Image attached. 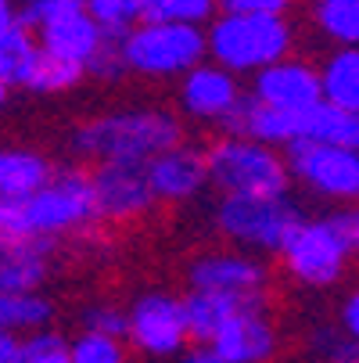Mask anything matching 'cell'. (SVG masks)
<instances>
[{"label": "cell", "mask_w": 359, "mask_h": 363, "mask_svg": "<svg viewBox=\"0 0 359 363\" xmlns=\"http://www.w3.org/2000/svg\"><path fill=\"white\" fill-rule=\"evenodd\" d=\"M50 241H25L0 252V295H40Z\"/></svg>", "instance_id": "19"}, {"label": "cell", "mask_w": 359, "mask_h": 363, "mask_svg": "<svg viewBox=\"0 0 359 363\" xmlns=\"http://www.w3.org/2000/svg\"><path fill=\"white\" fill-rule=\"evenodd\" d=\"M55 317V306L43 295H0V335H29L43 331Z\"/></svg>", "instance_id": "24"}, {"label": "cell", "mask_w": 359, "mask_h": 363, "mask_svg": "<svg viewBox=\"0 0 359 363\" xmlns=\"http://www.w3.org/2000/svg\"><path fill=\"white\" fill-rule=\"evenodd\" d=\"M284 166H287V177L302 180L320 198L352 201L359 194V151L291 140L284 147Z\"/></svg>", "instance_id": "8"}, {"label": "cell", "mask_w": 359, "mask_h": 363, "mask_svg": "<svg viewBox=\"0 0 359 363\" xmlns=\"http://www.w3.org/2000/svg\"><path fill=\"white\" fill-rule=\"evenodd\" d=\"M147 191L151 198H162V201H187L205 187V151L190 147V144H176L162 155H155L147 166Z\"/></svg>", "instance_id": "15"}, {"label": "cell", "mask_w": 359, "mask_h": 363, "mask_svg": "<svg viewBox=\"0 0 359 363\" xmlns=\"http://www.w3.org/2000/svg\"><path fill=\"white\" fill-rule=\"evenodd\" d=\"M15 26H18V8H15V0H0V40H4Z\"/></svg>", "instance_id": "37"}, {"label": "cell", "mask_w": 359, "mask_h": 363, "mask_svg": "<svg viewBox=\"0 0 359 363\" xmlns=\"http://www.w3.org/2000/svg\"><path fill=\"white\" fill-rule=\"evenodd\" d=\"M295 140H309V144H331V147H345L355 151L359 147V116L355 112H341L331 105H313L305 116L295 119Z\"/></svg>", "instance_id": "20"}, {"label": "cell", "mask_w": 359, "mask_h": 363, "mask_svg": "<svg viewBox=\"0 0 359 363\" xmlns=\"http://www.w3.org/2000/svg\"><path fill=\"white\" fill-rule=\"evenodd\" d=\"M187 277H190V291H212L230 298H255L263 295L270 281L263 259L248 252H205L190 263Z\"/></svg>", "instance_id": "11"}, {"label": "cell", "mask_w": 359, "mask_h": 363, "mask_svg": "<svg viewBox=\"0 0 359 363\" xmlns=\"http://www.w3.org/2000/svg\"><path fill=\"white\" fill-rule=\"evenodd\" d=\"M55 173L50 162L33 147H0V198H25L47 184Z\"/></svg>", "instance_id": "22"}, {"label": "cell", "mask_w": 359, "mask_h": 363, "mask_svg": "<svg viewBox=\"0 0 359 363\" xmlns=\"http://www.w3.org/2000/svg\"><path fill=\"white\" fill-rule=\"evenodd\" d=\"M244 306H266V295H255V298H230V295H212V291H190L187 298H180L187 342L209 345V342L220 335V328H223L234 313H241Z\"/></svg>", "instance_id": "18"}, {"label": "cell", "mask_w": 359, "mask_h": 363, "mask_svg": "<svg viewBox=\"0 0 359 363\" xmlns=\"http://www.w3.org/2000/svg\"><path fill=\"white\" fill-rule=\"evenodd\" d=\"M83 11L105 40H122L140 22V0H83Z\"/></svg>", "instance_id": "26"}, {"label": "cell", "mask_w": 359, "mask_h": 363, "mask_svg": "<svg viewBox=\"0 0 359 363\" xmlns=\"http://www.w3.org/2000/svg\"><path fill=\"white\" fill-rule=\"evenodd\" d=\"M320 101L341 112H359V55L355 47H338L334 55L317 69Z\"/></svg>", "instance_id": "21"}, {"label": "cell", "mask_w": 359, "mask_h": 363, "mask_svg": "<svg viewBox=\"0 0 359 363\" xmlns=\"http://www.w3.org/2000/svg\"><path fill=\"white\" fill-rule=\"evenodd\" d=\"M180 363H227V359L212 345H190V349L180 352Z\"/></svg>", "instance_id": "36"}, {"label": "cell", "mask_w": 359, "mask_h": 363, "mask_svg": "<svg viewBox=\"0 0 359 363\" xmlns=\"http://www.w3.org/2000/svg\"><path fill=\"white\" fill-rule=\"evenodd\" d=\"M251 97L259 105L284 112L291 119L305 116L313 105H320V79H317V65L302 62V58H284L263 72L251 76Z\"/></svg>", "instance_id": "12"}, {"label": "cell", "mask_w": 359, "mask_h": 363, "mask_svg": "<svg viewBox=\"0 0 359 363\" xmlns=\"http://www.w3.org/2000/svg\"><path fill=\"white\" fill-rule=\"evenodd\" d=\"M0 363H18V338L0 335Z\"/></svg>", "instance_id": "38"}, {"label": "cell", "mask_w": 359, "mask_h": 363, "mask_svg": "<svg viewBox=\"0 0 359 363\" xmlns=\"http://www.w3.org/2000/svg\"><path fill=\"white\" fill-rule=\"evenodd\" d=\"M227 363H266L277 352V331L266 306H244L209 342Z\"/></svg>", "instance_id": "14"}, {"label": "cell", "mask_w": 359, "mask_h": 363, "mask_svg": "<svg viewBox=\"0 0 359 363\" xmlns=\"http://www.w3.org/2000/svg\"><path fill=\"white\" fill-rule=\"evenodd\" d=\"M317 26H320L338 47H355V40H359V0L317 4Z\"/></svg>", "instance_id": "27"}, {"label": "cell", "mask_w": 359, "mask_h": 363, "mask_svg": "<svg viewBox=\"0 0 359 363\" xmlns=\"http://www.w3.org/2000/svg\"><path fill=\"white\" fill-rule=\"evenodd\" d=\"M220 15L216 0H140V22L162 26H194L201 29Z\"/></svg>", "instance_id": "25"}, {"label": "cell", "mask_w": 359, "mask_h": 363, "mask_svg": "<svg viewBox=\"0 0 359 363\" xmlns=\"http://www.w3.org/2000/svg\"><path fill=\"white\" fill-rule=\"evenodd\" d=\"M313 345L317 352L327 359V363H359V349H355V338H348L345 331L338 328H324L313 335Z\"/></svg>", "instance_id": "30"}, {"label": "cell", "mask_w": 359, "mask_h": 363, "mask_svg": "<svg viewBox=\"0 0 359 363\" xmlns=\"http://www.w3.org/2000/svg\"><path fill=\"white\" fill-rule=\"evenodd\" d=\"M302 205L291 194L277 198H223L216 209V227L241 245L248 255L280 252L302 223Z\"/></svg>", "instance_id": "6"}, {"label": "cell", "mask_w": 359, "mask_h": 363, "mask_svg": "<svg viewBox=\"0 0 359 363\" xmlns=\"http://www.w3.org/2000/svg\"><path fill=\"white\" fill-rule=\"evenodd\" d=\"M83 331L105 335V338H122L126 335V313L115 306H90L83 313Z\"/></svg>", "instance_id": "31"}, {"label": "cell", "mask_w": 359, "mask_h": 363, "mask_svg": "<svg viewBox=\"0 0 359 363\" xmlns=\"http://www.w3.org/2000/svg\"><path fill=\"white\" fill-rule=\"evenodd\" d=\"M101 43H105V36H101V29L83 8H69L36 29V47L43 55L58 58L65 65H76V69H86L93 62Z\"/></svg>", "instance_id": "13"}, {"label": "cell", "mask_w": 359, "mask_h": 363, "mask_svg": "<svg viewBox=\"0 0 359 363\" xmlns=\"http://www.w3.org/2000/svg\"><path fill=\"white\" fill-rule=\"evenodd\" d=\"M280 255L295 281L309 284V288H327L348 270L352 248L338 238L331 220L320 216V220H302L298 230L280 248Z\"/></svg>", "instance_id": "7"}, {"label": "cell", "mask_w": 359, "mask_h": 363, "mask_svg": "<svg viewBox=\"0 0 359 363\" xmlns=\"http://www.w3.org/2000/svg\"><path fill=\"white\" fill-rule=\"evenodd\" d=\"M8 94H11V83H8V79H0V108L8 105Z\"/></svg>", "instance_id": "39"}, {"label": "cell", "mask_w": 359, "mask_h": 363, "mask_svg": "<svg viewBox=\"0 0 359 363\" xmlns=\"http://www.w3.org/2000/svg\"><path fill=\"white\" fill-rule=\"evenodd\" d=\"M295 0H216L220 15H273L287 18V8Z\"/></svg>", "instance_id": "33"}, {"label": "cell", "mask_w": 359, "mask_h": 363, "mask_svg": "<svg viewBox=\"0 0 359 363\" xmlns=\"http://www.w3.org/2000/svg\"><path fill=\"white\" fill-rule=\"evenodd\" d=\"M287 166L273 147L244 137H220L205 151V184L223 198H277L287 194Z\"/></svg>", "instance_id": "4"}, {"label": "cell", "mask_w": 359, "mask_h": 363, "mask_svg": "<svg viewBox=\"0 0 359 363\" xmlns=\"http://www.w3.org/2000/svg\"><path fill=\"white\" fill-rule=\"evenodd\" d=\"M69 363H126V342L83 331L76 342H69Z\"/></svg>", "instance_id": "28"}, {"label": "cell", "mask_w": 359, "mask_h": 363, "mask_svg": "<svg viewBox=\"0 0 359 363\" xmlns=\"http://www.w3.org/2000/svg\"><path fill=\"white\" fill-rule=\"evenodd\" d=\"M295 29L273 15H216L205 29V55L230 76H255L291 58Z\"/></svg>", "instance_id": "3"}, {"label": "cell", "mask_w": 359, "mask_h": 363, "mask_svg": "<svg viewBox=\"0 0 359 363\" xmlns=\"http://www.w3.org/2000/svg\"><path fill=\"white\" fill-rule=\"evenodd\" d=\"M69 8H83V4H76V0H25V4L18 8V26H25L33 33L43 22H50L55 15L69 11Z\"/></svg>", "instance_id": "32"}, {"label": "cell", "mask_w": 359, "mask_h": 363, "mask_svg": "<svg viewBox=\"0 0 359 363\" xmlns=\"http://www.w3.org/2000/svg\"><path fill=\"white\" fill-rule=\"evenodd\" d=\"M18 363H69V342L58 331H29L18 338Z\"/></svg>", "instance_id": "29"}, {"label": "cell", "mask_w": 359, "mask_h": 363, "mask_svg": "<svg viewBox=\"0 0 359 363\" xmlns=\"http://www.w3.org/2000/svg\"><path fill=\"white\" fill-rule=\"evenodd\" d=\"M122 342H130L137 352L144 356H180L187 349V328H183V309L176 295L166 291H144L137 295V302L126 313V335Z\"/></svg>", "instance_id": "9"}, {"label": "cell", "mask_w": 359, "mask_h": 363, "mask_svg": "<svg viewBox=\"0 0 359 363\" xmlns=\"http://www.w3.org/2000/svg\"><path fill=\"white\" fill-rule=\"evenodd\" d=\"M244 94L237 76L223 72L220 65H198L183 76L180 83V105L190 119H205V123H223L230 116V108L237 105Z\"/></svg>", "instance_id": "16"}, {"label": "cell", "mask_w": 359, "mask_h": 363, "mask_svg": "<svg viewBox=\"0 0 359 363\" xmlns=\"http://www.w3.org/2000/svg\"><path fill=\"white\" fill-rule=\"evenodd\" d=\"M83 72H93V76H101V79H119V76L126 72L119 40H105V43H101V50L93 55V62H90Z\"/></svg>", "instance_id": "34"}, {"label": "cell", "mask_w": 359, "mask_h": 363, "mask_svg": "<svg viewBox=\"0 0 359 363\" xmlns=\"http://www.w3.org/2000/svg\"><path fill=\"white\" fill-rule=\"evenodd\" d=\"M338 331H345L348 338L359 335V295H345V302L338 309Z\"/></svg>", "instance_id": "35"}, {"label": "cell", "mask_w": 359, "mask_h": 363, "mask_svg": "<svg viewBox=\"0 0 359 363\" xmlns=\"http://www.w3.org/2000/svg\"><path fill=\"white\" fill-rule=\"evenodd\" d=\"M93 220L90 201V173L83 169H58L47 184L25 198H0V252L25 245V241H50Z\"/></svg>", "instance_id": "1"}, {"label": "cell", "mask_w": 359, "mask_h": 363, "mask_svg": "<svg viewBox=\"0 0 359 363\" xmlns=\"http://www.w3.org/2000/svg\"><path fill=\"white\" fill-rule=\"evenodd\" d=\"M320 4H334V0H320Z\"/></svg>", "instance_id": "40"}, {"label": "cell", "mask_w": 359, "mask_h": 363, "mask_svg": "<svg viewBox=\"0 0 359 363\" xmlns=\"http://www.w3.org/2000/svg\"><path fill=\"white\" fill-rule=\"evenodd\" d=\"M76 4H83V0H76Z\"/></svg>", "instance_id": "41"}, {"label": "cell", "mask_w": 359, "mask_h": 363, "mask_svg": "<svg viewBox=\"0 0 359 363\" xmlns=\"http://www.w3.org/2000/svg\"><path fill=\"white\" fill-rule=\"evenodd\" d=\"M183 140L180 123L159 108H122L90 119L76 133V147L97 162H126L147 166L155 155L176 147Z\"/></svg>", "instance_id": "2"}, {"label": "cell", "mask_w": 359, "mask_h": 363, "mask_svg": "<svg viewBox=\"0 0 359 363\" xmlns=\"http://www.w3.org/2000/svg\"><path fill=\"white\" fill-rule=\"evenodd\" d=\"M223 130H227V137H244L263 147H287L295 140V119L259 105L251 94H244L230 108V116L223 119Z\"/></svg>", "instance_id": "17"}, {"label": "cell", "mask_w": 359, "mask_h": 363, "mask_svg": "<svg viewBox=\"0 0 359 363\" xmlns=\"http://www.w3.org/2000/svg\"><path fill=\"white\" fill-rule=\"evenodd\" d=\"M90 201H93V216L97 220H112L126 223L137 220L151 209V191L144 166H126V162H101L90 173Z\"/></svg>", "instance_id": "10"}, {"label": "cell", "mask_w": 359, "mask_h": 363, "mask_svg": "<svg viewBox=\"0 0 359 363\" xmlns=\"http://www.w3.org/2000/svg\"><path fill=\"white\" fill-rule=\"evenodd\" d=\"M79 79H83V69L65 65V62H58V58L43 55L40 47L29 50V55L18 62L15 76H11L15 86H25V90H33V94H65V90H72Z\"/></svg>", "instance_id": "23"}, {"label": "cell", "mask_w": 359, "mask_h": 363, "mask_svg": "<svg viewBox=\"0 0 359 363\" xmlns=\"http://www.w3.org/2000/svg\"><path fill=\"white\" fill-rule=\"evenodd\" d=\"M122 65L140 76H187L205 62V29L194 26H162V22H137L122 40Z\"/></svg>", "instance_id": "5"}]
</instances>
